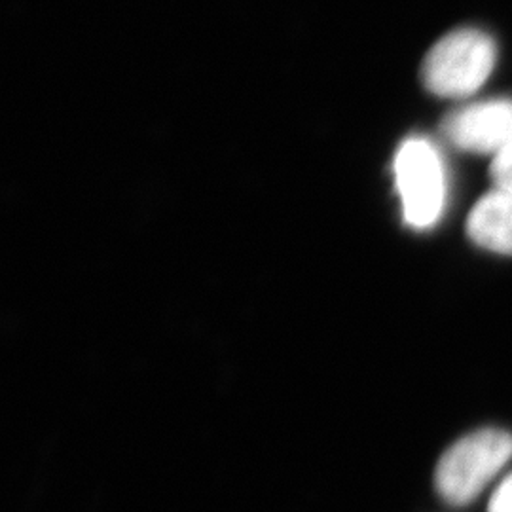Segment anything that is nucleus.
Listing matches in <instances>:
<instances>
[{
  "label": "nucleus",
  "mask_w": 512,
  "mask_h": 512,
  "mask_svg": "<svg viewBox=\"0 0 512 512\" xmlns=\"http://www.w3.org/2000/svg\"><path fill=\"white\" fill-rule=\"evenodd\" d=\"M497 48L476 29H459L429 50L421 67L423 86L439 97L461 99L482 88L494 71Z\"/></svg>",
  "instance_id": "2"
},
{
  "label": "nucleus",
  "mask_w": 512,
  "mask_h": 512,
  "mask_svg": "<svg viewBox=\"0 0 512 512\" xmlns=\"http://www.w3.org/2000/svg\"><path fill=\"white\" fill-rule=\"evenodd\" d=\"M490 173H492L495 190L507 192L512 196V143L494 154Z\"/></svg>",
  "instance_id": "6"
},
{
  "label": "nucleus",
  "mask_w": 512,
  "mask_h": 512,
  "mask_svg": "<svg viewBox=\"0 0 512 512\" xmlns=\"http://www.w3.org/2000/svg\"><path fill=\"white\" fill-rule=\"evenodd\" d=\"M488 512H512V473L497 486Z\"/></svg>",
  "instance_id": "7"
},
{
  "label": "nucleus",
  "mask_w": 512,
  "mask_h": 512,
  "mask_svg": "<svg viewBox=\"0 0 512 512\" xmlns=\"http://www.w3.org/2000/svg\"><path fill=\"white\" fill-rule=\"evenodd\" d=\"M393 171L404 222L416 230L431 228L446 202V173L439 150L429 139L410 137L397 150Z\"/></svg>",
  "instance_id": "3"
},
{
  "label": "nucleus",
  "mask_w": 512,
  "mask_h": 512,
  "mask_svg": "<svg viewBox=\"0 0 512 512\" xmlns=\"http://www.w3.org/2000/svg\"><path fill=\"white\" fill-rule=\"evenodd\" d=\"M440 129L452 147L497 154L512 143V99H492L454 110L442 120Z\"/></svg>",
  "instance_id": "4"
},
{
  "label": "nucleus",
  "mask_w": 512,
  "mask_h": 512,
  "mask_svg": "<svg viewBox=\"0 0 512 512\" xmlns=\"http://www.w3.org/2000/svg\"><path fill=\"white\" fill-rule=\"evenodd\" d=\"M512 458V435L501 429H482L450 446L435 471L440 497L461 507L471 503Z\"/></svg>",
  "instance_id": "1"
},
{
  "label": "nucleus",
  "mask_w": 512,
  "mask_h": 512,
  "mask_svg": "<svg viewBox=\"0 0 512 512\" xmlns=\"http://www.w3.org/2000/svg\"><path fill=\"white\" fill-rule=\"evenodd\" d=\"M467 234L478 247L512 255V196L492 190L476 202L469 219Z\"/></svg>",
  "instance_id": "5"
}]
</instances>
